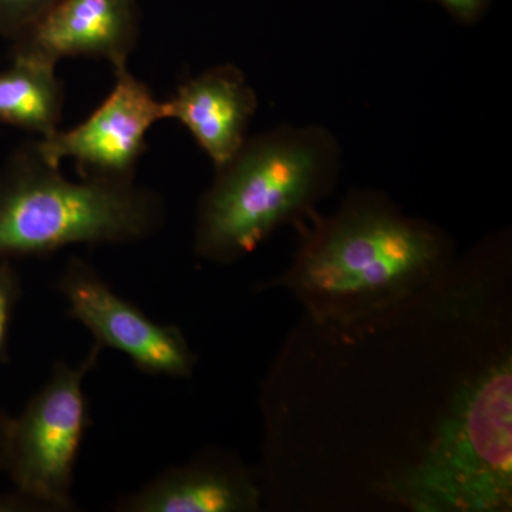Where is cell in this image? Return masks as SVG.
Returning a JSON list of instances; mask_svg holds the SVG:
<instances>
[{"instance_id":"obj_1","label":"cell","mask_w":512,"mask_h":512,"mask_svg":"<svg viewBox=\"0 0 512 512\" xmlns=\"http://www.w3.org/2000/svg\"><path fill=\"white\" fill-rule=\"evenodd\" d=\"M510 239L348 323L303 319L262 390L265 505L510 512Z\"/></svg>"},{"instance_id":"obj_2","label":"cell","mask_w":512,"mask_h":512,"mask_svg":"<svg viewBox=\"0 0 512 512\" xmlns=\"http://www.w3.org/2000/svg\"><path fill=\"white\" fill-rule=\"evenodd\" d=\"M288 269L265 288H284L315 323H348L383 311L439 279L456 261L450 237L406 214L382 192L356 190L338 210L295 222Z\"/></svg>"},{"instance_id":"obj_3","label":"cell","mask_w":512,"mask_h":512,"mask_svg":"<svg viewBox=\"0 0 512 512\" xmlns=\"http://www.w3.org/2000/svg\"><path fill=\"white\" fill-rule=\"evenodd\" d=\"M342 148L329 128L281 126L248 137L228 163L215 168L198 202L194 251L228 265L286 224L301 221L335 190Z\"/></svg>"},{"instance_id":"obj_4","label":"cell","mask_w":512,"mask_h":512,"mask_svg":"<svg viewBox=\"0 0 512 512\" xmlns=\"http://www.w3.org/2000/svg\"><path fill=\"white\" fill-rule=\"evenodd\" d=\"M164 221L156 192L136 183L67 180L36 143L20 148L0 171V258L134 244L153 237Z\"/></svg>"},{"instance_id":"obj_5","label":"cell","mask_w":512,"mask_h":512,"mask_svg":"<svg viewBox=\"0 0 512 512\" xmlns=\"http://www.w3.org/2000/svg\"><path fill=\"white\" fill-rule=\"evenodd\" d=\"M101 350L94 343L77 366L57 360L45 386L10 420L5 471L20 497L37 510L74 507V470L92 424L84 380L96 369Z\"/></svg>"},{"instance_id":"obj_6","label":"cell","mask_w":512,"mask_h":512,"mask_svg":"<svg viewBox=\"0 0 512 512\" xmlns=\"http://www.w3.org/2000/svg\"><path fill=\"white\" fill-rule=\"evenodd\" d=\"M69 318L82 323L101 349L123 353L141 373L190 379L198 357L183 330L156 322L133 302L121 298L92 264L66 262L56 284Z\"/></svg>"},{"instance_id":"obj_7","label":"cell","mask_w":512,"mask_h":512,"mask_svg":"<svg viewBox=\"0 0 512 512\" xmlns=\"http://www.w3.org/2000/svg\"><path fill=\"white\" fill-rule=\"evenodd\" d=\"M114 77L109 96L86 120L36 141L47 163L60 167L64 158H72L80 178L134 183L147 150V133L165 120L164 101L157 100L127 66L116 67Z\"/></svg>"},{"instance_id":"obj_8","label":"cell","mask_w":512,"mask_h":512,"mask_svg":"<svg viewBox=\"0 0 512 512\" xmlns=\"http://www.w3.org/2000/svg\"><path fill=\"white\" fill-rule=\"evenodd\" d=\"M140 0H57L15 40L13 56L56 66L67 57L127 66L140 37Z\"/></svg>"},{"instance_id":"obj_9","label":"cell","mask_w":512,"mask_h":512,"mask_svg":"<svg viewBox=\"0 0 512 512\" xmlns=\"http://www.w3.org/2000/svg\"><path fill=\"white\" fill-rule=\"evenodd\" d=\"M265 507L261 474L241 460L204 451L119 498V512H255Z\"/></svg>"},{"instance_id":"obj_10","label":"cell","mask_w":512,"mask_h":512,"mask_svg":"<svg viewBox=\"0 0 512 512\" xmlns=\"http://www.w3.org/2000/svg\"><path fill=\"white\" fill-rule=\"evenodd\" d=\"M259 101L235 64H218L185 80L164 101L165 119L183 124L214 168L228 163L248 138Z\"/></svg>"},{"instance_id":"obj_11","label":"cell","mask_w":512,"mask_h":512,"mask_svg":"<svg viewBox=\"0 0 512 512\" xmlns=\"http://www.w3.org/2000/svg\"><path fill=\"white\" fill-rule=\"evenodd\" d=\"M63 104L53 64L13 56L12 66L0 73V123L46 138L59 130Z\"/></svg>"},{"instance_id":"obj_12","label":"cell","mask_w":512,"mask_h":512,"mask_svg":"<svg viewBox=\"0 0 512 512\" xmlns=\"http://www.w3.org/2000/svg\"><path fill=\"white\" fill-rule=\"evenodd\" d=\"M57 0H0V35L16 40L28 32Z\"/></svg>"},{"instance_id":"obj_13","label":"cell","mask_w":512,"mask_h":512,"mask_svg":"<svg viewBox=\"0 0 512 512\" xmlns=\"http://www.w3.org/2000/svg\"><path fill=\"white\" fill-rule=\"evenodd\" d=\"M22 295V284L12 259L0 258V363L8 359L9 332Z\"/></svg>"},{"instance_id":"obj_14","label":"cell","mask_w":512,"mask_h":512,"mask_svg":"<svg viewBox=\"0 0 512 512\" xmlns=\"http://www.w3.org/2000/svg\"><path fill=\"white\" fill-rule=\"evenodd\" d=\"M461 25H474L483 19L493 0H434Z\"/></svg>"},{"instance_id":"obj_15","label":"cell","mask_w":512,"mask_h":512,"mask_svg":"<svg viewBox=\"0 0 512 512\" xmlns=\"http://www.w3.org/2000/svg\"><path fill=\"white\" fill-rule=\"evenodd\" d=\"M10 420L12 417L0 410V471L6 470V461H8Z\"/></svg>"}]
</instances>
